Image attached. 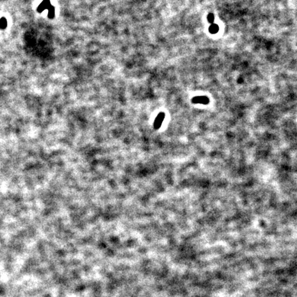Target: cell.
Instances as JSON below:
<instances>
[{"label":"cell","instance_id":"1","mask_svg":"<svg viewBox=\"0 0 297 297\" xmlns=\"http://www.w3.org/2000/svg\"><path fill=\"white\" fill-rule=\"evenodd\" d=\"M191 102L193 104H202V105H207L210 103V99L207 96H195L192 98Z\"/></svg>","mask_w":297,"mask_h":297},{"label":"cell","instance_id":"2","mask_svg":"<svg viewBox=\"0 0 297 297\" xmlns=\"http://www.w3.org/2000/svg\"><path fill=\"white\" fill-rule=\"evenodd\" d=\"M165 118V114L164 112H160L157 114L153 122V128L155 129H159L162 126V124Z\"/></svg>","mask_w":297,"mask_h":297},{"label":"cell","instance_id":"3","mask_svg":"<svg viewBox=\"0 0 297 297\" xmlns=\"http://www.w3.org/2000/svg\"><path fill=\"white\" fill-rule=\"evenodd\" d=\"M219 30H220V28H219V26L216 23H212L211 24L209 28V31L211 34L212 35H215L218 32Z\"/></svg>","mask_w":297,"mask_h":297},{"label":"cell","instance_id":"4","mask_svg":"<svg viewBox=\"0 0 297 297\" xmlns=\"http://www.w3.org/2000/svg\"><path fill=\"white\" fill-rule=\"evenodd\" d=\"M48 10V17L49 19H53L55 15V8L53 6H51Z\"/></svg>","mask_w":297,"mask_h":297},{"label":"cell","instance_id":"5","mask_svg":"<svg viewBox=\"0 0 297 297\" xmlns=\"http://www.w3.org/2000/svg\"><path fill=\"white\" fill-rule=\"evenodd\" d=\"M7 26V20L5 17H1L0 19V28L4 29Z\"/></svg>","mask_w":297,"mask_h":297},{"label":"cell","instance_id":"6","mask_svg":"<svg viewBox=\"0 0 297 297\" xmlns=\"http://www.w3.org/2000/svg\"><path fill=\"white\" fill-rule=\"evenodd\" d=\"M207 20L208 21H209V23H210L211 24L212 23H214V21H215V16L214 15H213V13H209L207 15Z\"/></svg>","mask_w":297,"mask_h":297}]
</instances>
